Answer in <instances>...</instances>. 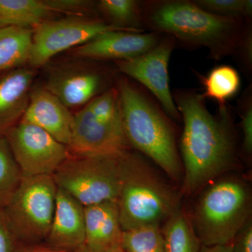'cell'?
Masks as SVG:
<instances>
[{"instance_id": "obj_22", "label": "cell", "mask_w": 252, "mask_h": 252, "mask_svg": "<svg viewBox=\"0 0 252 252\" xmlns=\"http://www.w3.org/2000/svg\"><path fill=\"white\" fill-rule=\"evenodd\" d=\"M204 86V98L217 101L219 109L226 108L227 101L238 93L240 87V77L238 71L229 65L214 68L207 77L200 76Z\"/></svg>"}, {"instance_id": "obj_34", "label": "cell", "mask_w": 252, "mask_h": 252, "mask_svg": "<svg viewBox=\"0 0 252 252\" xmlns=\"http://www.w3.org/2000/svg\"><path fill=\"white\" fill-rule=\"evenodd\" d=\"M124 252V250H122L121 248H118L114 249V250H111L110 252Z\"/></svg>"}, {"instance_id": "obj_2", "label": "cell", "mask_w": 252, "mask_h": 252, "mask_svg": "<svg viewBox=\"0 0 252 252\" xmlns=\"http://www.w3.org/2000/svg\"><path fill=\"white\" fill-rule=\"evenodd\" d=\"M142 8L144 30L188 47L207 48L216 61L235 54L249 21L210 14L188 0L142 1Z\"/></svg>"}, {"instance_id": "obj_1", "label": "cell", "mask_w": 252, "mask_h": 252, "mask_svg": "<svg viewBox=\"0 0 252 252\" xmlns=\"http://www.w3.org/2000/svg\"><path fill=\"white\" fill-rule=\"evenodd\" d=\"M172 94L184 121L180 151L183 159L185 192L191 195L236 162L231 116L228 107L212 115L205 99L195 90L178 89Z\"/></svg>"}, {"instance_id": "obj_7", "label": "cell", "mask_w": 252, "mask_h": 252, "mask_svg": "<svg viewBox=\"0 0 252 252\" xmlns=\"http://www.w3.org/2000/svg\"><path fill=\"white\" fill-rule=\"evenodd\" d=\"M57 190L53 176H23L17 190L3 209L18 243L36 244L46 240Z\"/></svg>"}, {"instance_id": "obj_12", "label": "cell", "mask_w": 252, "mask_h": 252, "mask_svg": "<svg viewBox=\"0 0 252 252\" xmlns=\"http://www.w3.org/2000/svg\"><path fill=\"white\" fill-rule=\"evenodd\" d=\"M107 84L105 74L90 66L63 64L51 71L44 87L68 108L85 106L102 94Z\"/></svg>"}, {"instance_id": "obj_32", "label": "cell", "mask_w": 252, "mask_h": 252, "mask_svg": "<svg viewBox=\"0 0 252 252\" xmlns=\"http://www.w3.org/2000/svg\"><path fill=\"white\" fill-rule=\"evenodd\" d=\"M16 252H69L65 250H59L51 247L31 246L24 249H17Z\"/></svg>"}, {"instance_id": "obj_20", "label": "cell", "mask_w": 252, "mask_h": 252, "mask_svg": "<svg viewBox=\"0 0 252 252\" xmlns=\"http://www.w3.org/2000/svg\"><path fill=\"white\" fill-rule=\"evenodd\" d=\"M165 252H200L201 243L183 210L179 209L162 230Z\"/></svg>"}, {"instance_id": "obj_33", "label": "cell", "mask_w": 252, "mask_h": 252, "mask_svg": "<svg viewBox=\"0 0 252 252\" xmlns=\"http://www.w3.org/2000/svg\"><path fill=\"white\" fill-rule=\"evenodd\" d=\"M200 252H233L230 245L205 247L202 245Z\"/></svg>"}, {"instance_id": "obj_13", "label": "cell", "mask_w": 252, "mask_h": 252, "mask_svg": "<svg viewBox=\"0 0 252 252\" xmlns=\"http://www.w3.org/2000/svg\"><path fill=\"white\" fill-rule=\"evenodd\" d=\"M162 35L154 32H107L83 45L74 48L72 50V54L74 57L92 61H125L152 49L159 42Z\"/></svg>"}, {"instance_id": "obj_6", "label": "cell", "mask_w": 252, "mask_h": 252, "mask_svg": "<svg viewBox=\"0 0 252 252\" xmlns=\"http://www.w3.org/2000/svg\"><path fill=\"white\" fill-rule=\"evenodd\" d=\"M124 153L69 155L53 175L55 183L84 207L117 200Z\"/></svg>"}, {"instance_id": "obj_11", "label": "cell", "mask_w": 252, "mask_h": 252, "mask_svg": "<svg viewBox=\"0 0 252 252\" xmlns=\"http://www.w3.org/2000/svg\"><path fill=\"white\" fill-rule=\"evenodd\" d=\"M67 148L71 156L119 155L132 149L123 124L99 120L86 105L74 114Z\"/></svg>"}, {"instance_id": "obj_30", "label": "cell", "mask_w": 252, "mask_h": 252, "mask_svg": "<svg viewBox=\"0 0 252 252\" xmlns=\"http://www.w3.org/2000/svg\"><path fill=\"white\" fill-rule=\"evenodd\" d=\"M230 247L233 252H252V219L235 235Z\"/></svg>"}, {"instance_id": "obj_3", "label": "cell", "mask_w": 252, "mask_h": 252, "mask_svg": "<svg viewBox=\"0 0 252 252\" xmlns=\"http://www.w3.org/2000/svg\"><path fill=\"white\" fill-rule=\"evenodd\" d=\"M116 86L131 148L149 158L174 180H180L183 169L170 117L148 91L128 78H118Z\"/></svg>"}, {"instance_id": "obj_9", "label": "cell", "mask_w": 252, "mask_h": 252, "mask_svg": "<svg viewBox=\"0 0 252 252\" xmlns=\"http://www.w3.org/2000/svg\"><path fill=\"white\" fill-rule=\"evenodd\" d=\"M5 137L26 177L53 176L69 156L65 145L29 123L21 121Z\"/></svg>"}, {"instance_id": "obj_17", "label": "cell", "mask_w": 252, "mask_h": 252, "mask_svg": "<svg viewBox=\"0 0 252 252\" xmlns=\"http://www.w3.org/2000/svg\"><path fill=\"white\" fill-rule=\"evenodd\" d=\"M85 248L91 252H109L121 248L123 230L117 200L84 207Z\"/></svg>"}, {"instance_id": "obj_23", "label": "cell", "mask_w": 252, "mask_h": 252, "mask_svg": "<svg viewBox=\"0 0 252 252\" xmlns=\"http://www.w3.org/2000/svg\"><path fill=\"white\" fill-rule=\"evenodd\" d=\"M22 172L5 136H0V208L9 203L21 180Z\"/></svg>"}, {"instance_id": "obj_35", "label": "cell", "mask_w": 252, "mask_h": 252, "mask_svg": "<svg viewBox=\"0 0 252 252\" xmlns=\"http://www.w3.org/2000/svg\"><path fill=\"white\" fill-rule=\"evenodd\" d=\"M89 252V250H87V249L84 247V248L80 249V250H77V252Z\"/></svg>"}, {"instance_id": "obj_19", "label": "cell", "mask_w": 252, "mask_h": 252, "mask_svg": "<svg viewBox=\"0 0 252 252\" xmlns=\"http://www.w3.org/2000/svg\"><path fill=\"white\" fill-rule=\"evenodd\" d=\"M32 34V29L0 28V73L28 64Z\"/></svg>"}, {"instance_id": "obj_31", "label": "cell", "mask_w": 252, "mask_h": 252, "mask_svg": "<svg viewBox=\"0 0 252 252\" xmlns=\"http://www.w3.org/2000/svg\"><path fill=\"white\" fill-rule=\"evenodd\" d=\"M250 27L251 26H250V21H249L247 23L243 39L235 53V54L238 55L240 62L243 64L242 65H243L245 69H248V71L252 69V30L251 28L250 29Z\"/></svg>"}, {"instance_id": "obj_15", "label": "cell", "mask_w": 252, "mask_h": 252, "mask_svg": "<svg viewBox=\"0 0 252 252\" xmlns=\"http://www.w3.org/2000/svg\"><path fill=\"white\" fill-rule=\"evenodd\" d=\"M84 210L72 195L58 188L54 218L46 240L49 247L69 252L85 247Z\"/></svg>"}, {"instance_id": "obj_8", "label": "cell", "mask_w": 252, "mask_h": 252, "mask_svg": "<svg viewBox=\"0 0 252 252\" xmlns=\"http://www.w3.org/2000/svg\"><path fill=\"white\" fill-rule=\"evenodd\" d=\"M113 31H128L94 17L68 16L48 20L33 29L28 64L33 68L40 67L60 53L83 45L102 33Z\"/></svg>"}, {"instance_id": "obj_25", "label": "cell", "mask_w": 252, "mask_h": 252, "mask_svg": "<svg viewBox=\"0 0 252 252\" xmlns=\"http://www.w3.org/2000/svg\"><path fill=\"white\" fill-rule=\"evenodd\" d=\"M86 105L99 120L110 124H123L120 97L117 86L109 88Z\"/></svg>"}, {"instance_id": "obj_27", "label": "cell", "mask_w": 252, "mask_h": 252, "mask_svg": "<svg viewBox=\"0 0 252 252\" xmlns=\"http://www.w3.org/2000/svg\"><path fill=\"white\" fill-rule=\"evenodd\" d=\"M54 14H68L69 16L93 17L97 3L90 0H45Z\"/></svg>"}, {"instance_id": "obj_18", "label": "cell", "mask_w": 252, "mask_h": 252, "mask_svg": "<svg viewBox=\"0 0 252 252\" xmlns=\"http://www.w3.org/2000/svg\"><path fill=\"white\" fill-rule=\"evenodd\" d=\"M54 14L45 0H0V28L33 30Z\"/></svg>"}, {"instance_id": "obj_10", "label": "cell", "mask_w": 252, "mask_h": 252, "mask_svg": "<svg viewBox=\"0 0 252 252\" xmlns=\"http://www.w3.org/2000/svg\"><path fill=\"white\" fill-rule=\"evenodd\" d=\"M176 44L175 38L163 34L157 45L147 52L114 63L121 74L137 81L149 91L169 117L180 120L182 117L169 84V61Z\"/></svg>"}, {"instance_id": "obj_5", "label": "cell", "mask_w": 252, "mask_h": 252, "mask_svg": "<svg viewBox=\"0 0 252 252\" xmlns=\"http://www.w3.org/2000/svg\"><path fill=\"white\" fill-rule=\"evenodd\" d=\"M250 189L242 181L228 179L210 185L194 210L193 228L201 245H230L239 230L251 220Z\"/></svg>"}, {"instance_id": "obj_24", "label": "cell", "mask_w": 252, "mask_h": 252, "mask_svg": "<svg viewBox=\"0 0 252 252\" xmlns=\"http://www.w3.org/2000/svg\"><path fill=\"white\" fill-rule=\"evenodd\" d=\"M121 248L124 252H165L160 225H147L124 230Z\"/></svg>"}, {"instance_id": "obj_21", "label": "cell", "mask_w": 252, "mask_h": 252, "mask_svg": "<svg viewBox=\"0 0 252 252\" xmlns=\"http://www.w3.org/2000/svg\"><path fill=\"white\" fill-rule=\"evenodd\" d=\"M97 9L107 23L134 32L144 33L142 1L135 0H100Z\"/></svg>"}, {"instance_id": "obj_16", "label": "cell", "mask_w": 252, "mask_h": 252, "mask_svg": "<svg viewBox=\"0 0 252 252\" xmlns=\"http://www.w3.org/2000/svg\"><path fill=\"white\" fill-rule=\"evenodd\" d=\"M34 70L23 67L0 73V136L22 119L35 77Z\"/></svg>"}, {"instance_id": "obj_4", "label": "cell", "mask_w": 252, "mask_h": 252, "mask_svg": "<svg viewBox=\"0 0 252 252\" xmlns=\"http://www.w3.org/2000/svg\"><path fill=\"white\" fill-rule=\"evenodd\" d=\"M117 201L123 231L144 225H160L180 209L177 192L132 149L122 155Z\"/></svg>"}, {"instance_id": "obj_28", "label": "cell", "mask_w": 252, "mask_h": 252, "mask_svg": "<svg viewBox=\"0 0 252 252\" xmlns=\"http://www.w3.org/2000/svg\"><path fill=\"white\" fill-rule=\"evenodd\" d=\"M251 92L248 91L239 102V115L241 118L240 127L243 135V149L247 155L252 152V102Z\"/></svg>"}, {"instance_id": "obj_29", "label": "cell", "mask_w": 252, "mask_h": 252, "mask_svg": "<svg viewBox=\"0 0 252 252\" xmlns=\"http://www.w3.org/2000/svg\"><path fill=\"white\" fill-rule=\"evenodd\" d=\"M18 244L4 210L0 208V252H16Z\"/></svg>"}, {"instance_id": "obj_14", "label": "cell", "mask_w": 252, "mask_h": 252, "mask_svg": "<svg viewBox=\"0 0 252 252\" xmlns=\"http://www.w3.org/2000/svg\"><path fill=\"white\" fill-rule=\"evenodd\" d=\"M72 114L69 108L44 86L31 89L29 103L21 121L40 127L66 147L72 133Z\"/></svg>"}, {"instance_id": "obj_26", "label": "cell", "mask_w": 252, "mask_h": 252, "mask_svg": "<svg viewBox=\"0 0 252 252\" xmlns=\"http://www.w3.org/2000/svg\"><path fill=\"white\" fill-rule=\"evenodd\" d=\"M194 4L204 11L223 17L250 21L252 16V0H195Z\"/></svg>"}]
</instances>
